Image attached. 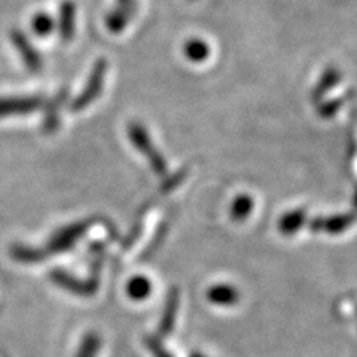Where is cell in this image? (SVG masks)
Returning a JSON list of instances; mask_svg holds the SVG:
<instances>
[{
	"label": "cell",
	"mask_w": 357,
	"mask_h": 357,
	"mask_svg": "<svg viewBox=\"0 0 357 357\" xmlns=\"http://www.w3.org/2000/svg\"><path fill=\"white\" fill-rule=\"evenodd\" d=\"M86 229L88 222H76L72 223V225L57 229L48 240L47 245L43 248V252L47 253V256L69 252L73 245L79 241V238L84 236V232Z\"/></svg>",
	"instance_id": "obj_2"
},
{
	"label": "cell",
	"mask_w": 357,
	"mask_h": 357,
	"mask_svg": "<svg viewBox=\"0 0 357 357\" xmlns=\"http://www.w3.org/2000/svg\"><path fill=\"white\" fill-rule=\"evenodd\" d=\"M10 42L14 43V47L17 48L18 54L21 55L22 63H24L27 69L31 73L40 72L42 66H43L42 55L35 47H33V43L30 42V39L24 35V33L20 30H13L10 31Z\"/></svg>",
	"instance_id": "obj_4"
},
{
	"label": "cell",
	"mask_w": 357,
	"mask_h": 357,
	"mask_svg": "<svg viewBox=\"0 0 357 357\" xmlns=\"http://www.w3.org/2000/svg\"><path fill=\"white\" fill-rule=\"evenodd\" d=\"M100 347H102V340L97 333L89 332L82 338L79 349L76 351V357H96Z\"/></svg>",
	"instance_id": "obj_12"
},
{
	"label": "cell",
	"mask_w": 357,
	"mask_h": 357,
	"mask_svg": "<svg viewBox=\"0 0 357 357\" xmlns=\"http://www.w3.org/2000/svg\"><path fill=\"white\" fill-rule=\"evenodd\" d=\"M50 278L54 284H57L59 287L67 290V292H70L73 295L89 296L97 290V282L79 280V278L70 275L64 270H60V268H55V270H52L50 274Z\"/></svg>",
	"instance_id": "obj_5"
},
{
	"label": "cell",
	"mask_w": 357,
	"mask_h": 357,
	"mask_svg": "<svg viewBox=\"0 0 357 357\" xmlns=\"http://www.w3.org/2000/svg\"><path fill=\"white\" fill-rule=\"evenodd\" d=\"M107 69H109V63L105 59H100L94 63L93 70L88 76L85 88L76 96V98L70 105V112H81L91 105L94 100L98 98V96L103 91Z\"/></svg>",
	"instance_id": "obj_1"
},
{
	"label": "cell",
	"mask_w": 357,
	"mask_h": 357,
	"mask_svg": "<svg viewBox=\"0 0 357 357\" xmlns=\"http://www.w3.org/2000/svg\"><path fill=\"white\" fill-rule=\"evenodd\" d=\"M250 207H252V201H249L248 198H243L236 204V208H234V215H236V218L237 216L243 218V216H245V211H248Z\"/></svg>",
	"instance_id": "obj_17"
},
{
	"label": "cell",
	"mask_w": 357,
	"mask_h": 357,
	"mask_svg": "<svg viewBox=\"0 0 357 357\" xmlns=\"http://www.w3.org/2000/svg\"><path fill=\"white\" fill-rule=\"evenodd\" d=\"M136 3V0H116V5H131Z\"/></svg>",
	"instance_id": "obj_18"
},
{
	"label": "cell",
	"mask_w": 357,
	"mask_h": 357,
	"mask_svg": "<svg viewBox=\"0 0 357 357\" xmlns=\"http://www.w3.org/2000/svg\"><path fill=\"white\" fill-rule=\"evenodd\" d=\"M136 9H137V2L131 5H116L106 17V27L112 33L122 31L128 26V22L134 17Z\"/></svg>",
	"instance_id": "obj_7"
},
{
	"label": "cell",
	"mask_w": 357,
	"mask_h": 357,
	"mask_svg": "<svg viewBox=\"0 0 357 357\" xmlns=\"http://www.w3.org/2000/svg\"><path fill=\"white\" fill-rule=\"evenodd\" d=\"M54 29H55V21L48 14L40 13L33 17L31 20V30L33 33H36L39 38H47L54 31Z\"/></svg>",
	"instance_id": "obj_13"
},
{
	"label": "cell",
	"mask_w": 357,
	"mask_h": 357,
	"mask_svg": "<svg viewBox=\"0 0 357 357\" xmlns=\"http://www.w3.org/2000/svg\"><path fill=\"white\" fill-rule=\"evenodd\" d=\"M67 98V91H59L54 97H51L47 103H43V131L54 132L60 126V109Z\"/></svg>",
	"instance_id": "obj_6"
},
{
	"label": "cell",
	"mask_w": 357,
	"mask_h": 357,
	"mask_svg": "<svg viewBox=\"0 0 357 357\" xmlns=\"http://www.w3.org/2000/svg\"><path fill=\"white\" fill-rule=\"evenodd\" d=\"M340 81H341L340 69H337V67H329V69H326L325 73H323V76L320 77V81L316 85L314 91H312V98L314 100L321 98L329 91V89L337 86L340 84Z\"/></svg>",
	"instance_id": "obj_11"
},
{
	"label": "cell",
	"mask_w": 357,
	"mask_h": 357,
	"mask_svg": "<svg viewBox=\"0 0 357 357\" xmlns=\"http://www.w3.org/2000/svg\"><path fill=\"white\" fill-rule=\"evenodd\" d=\"M10 256L20 264H40L48 258L43 249L31 248L27 244H14L10 248Z\"/></svg>",
	"instance_id": "obj_9"
},
{
	"label": "cell",
	"mask_w": 357,
	"mask_h": 357,
	"mask_svg": "<svg viewBox=\"0 0 357 357\" xmlns=\"http://www.w3.org/2000/svg\"><path fill=\"white\" fill-rule=\"evenodd\" d=\"M127 292L132 299H144L151 292V283L146 280V278L136 277L128 283Z\"/></svg>",
	"instance_id": "obj_14"
},
{
	"label": "cell",
	"mask_w": 357,
	"mask_h": 357,
	"mask_svg": "<svg viewBox=\"0 0 357 357\" xmlns=\"http://www.w3.org/2000/svg\"><path fill=\"white\" fill-rule=\"evenodd\" d=\"M210 45L203 39H189L183 45L185 57L192 63H204L210 57Z\"/></svg>",
	"instance_id": "obj_10"
},
{
	"label": "cell",
	"mask_w": 357,
	"mask_h": 357,
	"mask_svg": "<svg viewBox=\"0 0 357 357\" xmlns=\"http://www.w3.org/2000/svg\"><path fill=\"white\" fill-rule=\"evenodd\" d=\"M210 299L220 304H231L236 301V292L229 287H216L208 294Z\"/></svg>",
	"instance_id": "obj_15"
},
{
	"label": "cell",
	"mask_w": 357,
	"mask_h": 357,
	"mask_svg": "<svg viewBox=\"0 0 357 357\" xmlns=\"http://www.w3.org/2000/svg\"><path fill=\"white\" fill-rule=\"evenodd\" d=\"M45 100L42 96L24 97H3L0 98V118L29 115L31 112L40 110Z\"/></svg>",
	"instance_id": "obj_3"
},
{
	"label": "cell",
	"mask_w": 357,
	"mask_h": 357,
	"mask_svg": "<svg viewBox=\"0 0 357 357\" xmlns=\"http://www.w3.org/2000/svg\"><path fill=\"white\" fill-rule=\"evenodd\" d=\"M344 102H345V98L332 100V102H328V103H325L323 106H320L319 114L323 115V116H331V115H333L335 112H337V110L342 106Z\"/></svg>",
	"instance_id": "obj_16"
},
{
	"label": "cell",
	"mask_w": 357,
	"mask_h": 357,
	"mask_svg": "<svg viewBox=\"0 0 357 357\" xmlns=\"http://www.w3.org/2000/svg\"><path fill=\"white\" fill-rule=\"evenodd\" d=\"M76 29V5L70 0H66L60 6L59 15V33L64 42H70L75 36Z\"/></svg>",
	"instance_id": "obj_8"
}]
</instances>
